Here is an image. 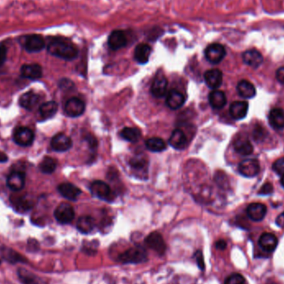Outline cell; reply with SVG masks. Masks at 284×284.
Returning <instances> with one entry per match:
<instances>
[{
	"label": "cell",
	"mask_w": 284,
	"mask_h": 284,
	"mask_svg": "<svg viewBox=\"0 0 284 284\" xmlns=\"http://www.w3.org/2000/svg\"><path fill=\"white\" fill-rule=\"evenodd\" d=\"M243 61L245 64L252 67L253 68H257L261 65L264 58L261 53L255 49H250L243 53Z\"/></svg>",
	"instance_id": "20"
},
{
	"label": "cell",
	"mask_w": 284,
	"mask_h": 284,
	"mask_svg": "<svg viewBox=\"0 0 284 284\" xmlns=\"http://www.w3.org/2000/svg\"><path fill=\"white\" fill-rule=\"evenodd\" d=\"M260 170V166L258 160L248 159L242 161L238 166V171L245 177H254Z\"/></svg>",
	"instance_id": "10"
},
{
	"label": "cell",
	"mask_w": 284,
	"mask_h": 284,
	"mask_svg": "<svg viewBox=\"0 0 284 284\" xmlns=\"http://www.w3.org/2000/svg\"><path fill=\"white\" fill-rule=\"evenodd\" d=\"M7 184L13 191H19L25 184V174L22 171H14L7 179Z\"/></svg>",
	"instance_id": "15"
},
{
	"label": "cell",
	"mask_w": 284,
	"mask_h": 284,
	"mask_svg": "<svg viewBox=\"0 0 284 284\" xmlns=\"http://www.w3.org/2000/svg\"><path fill=\"white\" fill-rule=\"evenodd\" d=\"M127 38L123 31L116 30L108 37V45L112 50H119L126 46Z\"/></svg>",
	"instance_id": "17"
},
{
	"label": "cell",
	"mask_w": 284,
	"mask_h": 284,
	"mask_svg": "<svg viewBox=\"0 0 284 284\" xmlns=\"http://www.w3.org/2000/svg\"><path fill=\"white\" fill-rule=\"evenodd\" d=\"M151 51H152V49L148 44L141 43L135 48L134 58L138 63L146 64L149 61Z\"/></svg>",
	"instance_id": "25"
},
{
	"label": "cell",
	"mask_w": 284,
	"mask_h": 284,
	"mask_svg": "<svg viewBox=\"0 0 284 284\" xmlns=\"http://www.w3.org/2000/svg\"><path fill=\"white\" fill-rule=\"evenodd\" d=\"M58 192L68 200L76 201L82 194L81 189L71 183H63L58 187Z\"/></svg>",
	"instance_id": "14"
},
{
	"label": "cell",
	"mask_w": 284,
	"mask_h": 284,
	"mask_svg": "<svg viewBox=\"0 0 284 284\" xmlns=\"http://www.w3.org/2000/svg\"><path fill=\"white\" fill-rule=\"evenodd\" d=\"M39 101V96L33 92L24 93L19 98V104L23 108L27 110H33L37 106Z\"/></svg>",
	"instance_id": "27"
},
{
	"label": "cell",
	"mask_w": 284,
	"mask_h": 284,
	"mask_svg": "<svg viewBox=\"0 0 284 284\" xmlns=\"http://www.w3.org/2000/svg\"><path fill=\"white\" fill-rule=\"evenodd\" d=\"M245 284V279L241 274L238 273H234L229 276L226 280L224 282V284Z\"/></svg>",
	"instance_id": "39"
},
{
	"label": "cell",
	"mask_w": 284,
	"mask_h": 284,
	"mask_svg": "<svg viewBox=\"0 0 284 284\" xmlns=\"http://www.w3.org/2000/svg\"><path fill=\"white\" fill-rule=\"evenodd\" d=\"M147 252L141 246H135L126 250L118 257V260L122 264H142L147 261Z\"/></svg>",
	"instance_id": "2"
},
{
	"label": "cell",
	"mask_w": 284,
	"mask_h": 284,
	"mask_svg": "<svg viewBox=\"0 0 284 284\" xmlns=\"http://www.w3.org/2000/svg\"><path fill=\"white\" fill-rule=\"evenodd\" d=\"M146 147L152 152H161L167 149V144L161 138L152 137L147 140Z\"/></svg>",
	"instance_id": "33"
},
{
	"label": "cell",
	"mask_w": 284,
	"mask_h": 284,
	"mask_svg": "<svg viewBox=\"0 0 284 284\" xmlns=\"http://www.w3.org/2000/svg\"><path fill=\"white\" fill-rule=\"evenodd\" d=\"M92 195L102 200L111 202L115 198L109 185L101 181H96L91 184Z\"/></svg>",
	"instance_id": "3"
},
{
	"label": "cell",
	"mask_w": 284,
	"mask_h": 284,
	"mask_svg": "<svg viewBox=\"0 0 284 284\" xmlns=\"http://www.w3.org/2000/svg\"><path fill=\"white\" fill-rule=\"evenodd\" d=\"M267 214V208L261 203H252L247 208V215L252 220L261 221Z\"/></svg>",
	"instance_id": "22"
},
{
	"label": "cell",
	"mask_w": 284,
	"mask_h": 284,
	"mask_svg": "<svg viewBox=\"0 0 284 284\" xmlns=\"http://www.w3.org/2000/svg\"><path fill=\"white\" fill-rule=\"evenodd\" d=\"M216 246L218 250H224L226 249L227 244L226 242L223 240V239H221V240H218V241L216 242Z\"/></svg>",
	"instance_id": "46"
},
{
	"label": "cell",
	"mask_w": 284,
	"mask_h": 284,
	"mask_svg": "<svg viewBox=\"0 0 284 284\" xmlns=\"http://www.w3.org/2000/svg\"><path fill=\"white\" fill-rule=\"evenodd\" d=\"M94 227V218L91 217V216H82V217L78 218L77 228L81 233L89 234L93 230Z\"/></svg>",
	"instance_id": "32"
},
{
	"label": "cell",
	"mask_w": 284,
	"mask_h": 284,
	"mask_svg": "<svg viewBox=\"0 0 284 284\" xmlns=\"http://www.w3.org/2000/svg\"><path fill=\"white\" fill-rule=\"evenodd\" d=\"M7 161H8V156H7V155L0 151V162L3 163V162H5Z\"/></svg>",
	"instance_id": "47"
},
{
	"label": "cell",
	"mask_w": 284,
	"mask_h": 284,
	"mask_svg": "<svg viewBox=\"0 0 284 284\" xmlns=\"http://www.w3.org/2000/svg\"><path fill=\"white\" fill-rule=\"evenodd\" d=\"M17 275L23 284H41V279L24 268L17 270Z\"/></svg>",
	"instance_id": "35"
},
{
	"label": "cell",
	"mask_w": 284,
	"mask_h": 284,
	"mask_svg": "<svg viewBox=\"0 0 284 284\" xmlns=\"http://www.w3.org/2000/svg\"><path fill=\"white\" fill-rule=\"evenodd\" d=\"M130 165L135 170H141H141H147L148 162H147V159L144 156L136 155L131 160Z\"/></svg>",
	"instance_id": "38"
},
{
	"label": "cell",
	"mask_w": 284,
	"mask_h": 284,
	"mask_svg": "<svg viewBox=\"0 0 284 284\" xmlns=\"http://www.w3.org/2000/svg\"><path fill=\"white\" fill-rule=\"evenodd\" d=\"M234 148L235 151L242 155H249L253 151L252 144L247 136L238 135L234 141Z\"/></svg>",
	"instance_id": "16"
},
{
	"label": "cell",
	"mask_w": 284,
	"mask_h": 284,
	"mask_svg": "<svg viewBox=\"0 0 284 284\" xmlns=\"http://www.w3.org/2000/svg\"><path fill=\"white\" fill-rule=\"evenodd\" d=\"M169 144L176 150L185 149L188 145L186 135L181 130L175 129L169 138Z\"/></svg>",
	"instance_id": "19"
},
{
	"label": "cell",
	"mask_w": 284,
	"mask_h": 284,
	"mask_svg": "<svg viewBox=\"0 0 284 284\" xmlns=\"http://www.w3.org/2000/svg\"><path fill=\"white\" fill-rule=\"evenodd\" d=\"M167 85L168 82L163 74L157 75L153 81L151 85V93L155 98H161L167 93Z\"/></svg>",
	"instance_id": "12"
},
{
	"label": "cell",
	"mask_w": 284,
	"mask_h": 284,
	"mask_svg": "<svg viewBox=\"0 0 284 284\" xmlns=\"http://www.w3.org/2000/svg\"><path fill=\"white\" fill-rule=\"evenodd\" d=\"M276 224L278 226L284 228V212L282 213L281 215L278 216V218H276Z\"/></svg>",
	"instance_id": "45"
},
{
	"label": "cell",
	"mask_w": 284,
	"mask_h": 284,
	"mask_svg": "<svg viewBox=\"0 0 284 284\" xmlns=\"http://www.w3.org/2000/svg\"><path fill=\"white\" fill-rule=\"evenodd\" d=\"M34 140V135L31 130L27 127H17L14 133V141L21 147L31 146Z\"/></svg>",
	"instance_id": "8"
},
{
	"label": "cell",
	"mask_w": 284,
	"mask_h": 284,
	"mask_svg": "<svg viewBox=\"0 0 284 284\" xmlns=\"http://www.w3.org/2000/svg\"><path fill=\"white\" fill-rule=\"evenodd\" d=\"M56 167L57 161H55L53 158L45 157L41 162L39 169L44 174H52V172H54Z\"/></svg>",
	"instance_id": "37"
},
{
	"label": "cell",
	"mask_w": 284,
	"mask_h": 284,
	"mask_svg": "<svg viewBox=\"0 0 284 284\" xmlns=\"http://www.w3.org/2000/svg\"><path fill=\"white\" fill-rule=\"evenodd\" d=\"M0 264H1V261H0Z\"/></svg>",
	"instance_id": "49"
},
{
	"label": "cell",
	"mask_w": 284,
	"mask_h": 284,
	"mask_svg": "<svg viewBox=\"0 0 284 284\" xmlns=\"http://www.w3.org/2000/svg\"><path fill=\"white\" fill-rule=\"evenodd\" d=\"M273 169L278 175H284V157L280 158L273 164Z\"/></svg>",
	"instance_id": "40"
},
{
	"label": "cell",
	"mask_w": 284,
	"mask_h": 284,
	"mask_svg": "<svg viewBox=\"0 0 284 284\" xmlns=\"http://www.w3.org/2000/svg\"><path fill=\"white\" fill-rule=\"evenodd\" d=\"M210 106H212L214 109H222L227 103L226 96L222 91L215 90L210 92L209 96Z\"/></svg>",
	"instance_id": "26"
},
{
	"label": "cell",
	"mask_w": 284,
	"mask_h": 284,
	"mask_svg": "<svg viewBox=\"0 0 284 284\" xmlns=\"http://www.w3.org/2000/svg\"><path fill=\"white\" fill-rule=\"evenodd\" d=\"M195 260H196V263L198 264L199 267L201 270H204V265L205 264H204V256H203L202 252L201 251H197V252H195Z\"/></svg>",
	"instance_id": "41"
},
{
	"label": "cell",
	"mask_w": 284,
	"mask_h": 284,
	"mask_svg": "<svg viewBox=\"0 0 284 284\" xmlns=\"http://www.w3.org/2000/svg\"><path fill=\"white\" fill-rule=\"evenodd\" d=\"M58 108L57 102L51 100V101L43 103L39 108V112L43 118L48 119V118L52 117L56 114V112H58Z\"/></svg>",
	"instance_id": "34"
},
{
	"label": "cell",
	"mask_w": 284,
	"mask_h": 284,
	"mask_svg": "<svg viewBox=\"0 0 284 284\" xmlns=\"http://www.w3.org/2000/svg\"><path fill=\"white\" fill-rule=\"evenodd\" d=\"M204 81L211 89H217L223 82V73L218 69H211L204 73Z\"/></svg>",
	"instance_id": "13"
},
{
	"label": "cell",
	"mask_w": 284,
	"mask_h": 284,
	"mask_svg": "<svg viewBox=\"0 0 284 284\" xmlns=\"http://www.w3.org/2000/svg\"><path fill=\"white\" fill-rule=\"evenodd\" d=\"M147 246L157 252L159 255H163L167 250V244L160 233L152 232L145 239Z\"/></svg>",
	"instance_id": "6"
},
{
	"label": "cell",
	"mask_w": 284,
	"mask_h": 284,
	"mask_svg": "<svg viewBox=\"0 0 284 284\" xmlns=\"http://www.w3.org/2000/svg\"><path fill=\"white\" fill-rule=\"evenodd\" d=\"M269 122L275 129L284 128V111L281 108H274L269 113Z\"/></svg>",
	"instance_id": "29"
},
{
	"label": "cell",
	"mask_w": 284,
	"mask_h": 284,
	"mask_svg": "<svg viewBox=\"0 0 284 284\" xmlns=\"http://www.w3.org/2000/svg\"><path fill=\"white\" fill-rule=\"evenodd\" d=\"M12 204H14L15 209L20 212H26L31 210L33 206V201L26 196H21L17 198L11 199Z\"/></svg>",
	"instance_id": "31"
},
{
	"label": "cell",
	"mask_w": 284,
	"mask_h": 284,
	"mask_svg": "<svg viewBox=\"0 0 284 284\" xmlns=\"http://www.w3.org/2000/svg\"><path fill=\"white\" fill-rule=\"evenodd\" d=\"M276 78L279 83L284 86V66L278 69V71L276 72Z\"/></svg>",
	"instance_id": "44"
},
{
	"label": "cell",
	"mask_w": 284,
	"mask_h": 284,
	"mask_svg": "<svg viewBox=\"0 0 284 284\" xmlns=\"http://www.w3.org/2000/svg\"><path fill=\"white\" fill-rule=\"evenodd\" d=\"M204 55L207 60L213 64H218L224 59L226 55L224 47L219 43H212L207 47Z\"/></svg>",
	"instance_id": "5"
},
{
	"label": "cell",
	"mask_w": 284,
	"mask_h": 284,
	"mask_svg": "<svg viewBox=\"0 0 284 284\" xmlns=\"http://www.w3.org/2000/svg\"><path fill=\"white\" fill-rule=\"evenodd\" d=\"M121 136L126 141L135 143L141 137V132L137 128L125 127L121 132Z\"/></svg>",
	"instance_id": "36"
},
{
	"label": "cell",
	"mask_w": 284,
	"mask_h": 284,
	"mask_svg": "<svg viewBox=\"0 0 284 284\" xmlns=\"http://www.w3.org/2000/svg\"><path fill=\"white\" fill-rule=\"evenodd\" d=\"M1 255L6 261L9 262L10 264H16V263H25L26 259L24 257L17 253L15 250H12L10 248L2 246L0 249Z\"/></svg>",
	"instance_id": "28"
},
{
	"label": "cell",
	"mask_w": 284,
	"mask_h": 284,
	"mask_svg": "<svg viewBox=\"0 0 284 284\" xmlns=\"http://www.w3.org/2000/svg\"><path fill=\"white\" fill-rule=\"evenodd\" d=\"M72 146V141L71 138L68 137L67 135L59 133L54 135L51 141V147L55 151L58 152H64L68 150Z\"/></svg>",
	"instance_id": "11"
},
{
	"label": "cell",
	"mask_w": 284,
	"mask_h": 284,
	"mask_svg": "<svg viewBox=\"0 0 284 284\" xmlns=\"http://www.w3.org/2000/svg\"><path fill=\"white\" fill-rule=\"evenodd\" d=\"M54 216L58 223L62 224H69L74 218V210L71 204L62 203L55 210Z\"/></svg>",
	"instance_id": "7"
},
{
	"label": "cell",
	"mask_w": 284,
	"mask_h": 284,
	"mask_svg": "<svg viewBox=\"0 0 284 284\" xmlns=\"http://www.w3.org/2000/svg\"><path fill=\"white\" fill-rule=\"evenodd\" d=\"M281 184H282V186L284 187V175H283V176H282Z\"/></svg>",
	"instance_id": "48"
},
{
	"label": "cell",
	"mask_w": 284,
	"mask_h": 284,
	"mask_svg": "<svg viewBox=\"0 0 284 284\" xmlns=\"http://www.w3.org/2000/svg\"><path fill=\"white\" fill-rule=\"evenodd\" d=\"M185 101L184 95L177 90H170L167 97V105L171 110H177L183 106Z\"/></svg>",
	"instance_id": "18"
},
{
	"label": "cell",
	"mask_w": 284,
	"mask_h": 284,
	"mask_svg": "<svg viewBox=\"0 0 284 284\" xmlns=\"http://www.w3.org/2000/svg\"><path fill=\"white\" fill-rule=\"evenodd\" d=\"M85 103L79 98H72L66 102L64 111L70 117H78L85 112Z\"/></svg>",
	"instance_id": "9"
},
{
	"label": "cell",
	"mask_w": 284,
	"mask_h": 284,
	"mask_svg": "<svg viewBox=\"0 0 284 284\" xmlns=\"http://www.w3.org/2000/svg\"><path fill=\"white\" fill-rule=\"evenodd\" d=\"M7 58V48L3 45L0 46V67L3 66Z\"/></svg>",
	"instance_id": "43"
},
{
	"label": "cell",
	"mask_w": 284,
	"mask_h": 284,
	"mask_svg": "<svg viewBox=\"0 0 284 284\" xmlns=\"http://www.w3.org/2000/svg\"><path fill=\"white\" fill-rule=\"evenodd\" d=\"M249 104L246 101H234L230 105V116L235 120H241L247 115Z\"/></svg>",
	"instance_id": "24"
},
{
	"label": "cell",
	"mask_w": 284,
	"mask_h": 284,
	"mask_svg": "<svg viewBox=\"0 0 284 284\" xmlns=\"http://www.w3.org/2000/svg\"><path fill=\"white\" fill-rule=\"evenodd\" d=\"M258 244L264 251L267 252H273L278 245V238L273 234L264 233L260 236Z\"/></svg>",
	"instance_id": "21"
},
{
	"label": "cell",
	"mask_w": 284,
	"mask_h": 284,
	"mask_svg": "<svg viewBox=\"0 0 284 284\" xmlns=\"http://www.w3.org/2000/svg\"><path fill=\"white\" fill-rule=\"evenodd\" d=\"M273 185L270 184V183H267V184H264L261 187V189L258 191V194L261 195H270L271 193H273Z\"/></svg>",
	"instance_id": "42"
},
{
	"label": "cell",
	"mask_w": 284,
	"mask_h": 284,
	"mask_svg": "<svg viewBox=\"0 0 284 284\" xmlns=\"http://www.w3.org/2000/svg\"><path fill=\"white\" fill-rule=\"evenodd\" d=\"M48 51L50 54L64 60H73L78 57V50L68 39L56 37L48 44Z\"/></svg>",
	"instance_id": "1"
},
{
	"label": "cell",
	"mask_w": 284,
	"mask_h": 284,
	"mask_svg": "<svg viewBox=\"0 0 284 284\" xmlns=\"http://www.w3.org/2000/svg\"><path fill=\"white\" fill-rule=\"evenodd\" d=\"M237 91L244 98H252L256 95L255 87L247 80H241L238 83Z\"/></svg>",
	"instance_id": "30"
},
{
	"label": "cell",
	"mask_w": 284,
	"mask_h": 284,
	"mask_svg": "<svg viewBox=\"0 0 284 284\" xmlns=\"http://www.w3.org/2000/svg\"><path fill=\"white\" fill-rule=\"evenodd\" d=\"M21 74L23 78L37 80L43 75V69L38 64H26L21 68Z\"/></svg>",
	"instance_id": "23"
},
{
	"label": "cell",
	"mask_w": 284,
	"mask_h": 284,
	"mask_svg": "<svg viewBox=\"0 0 284 284\" xmlns=\"http://www.w3.org/2000/svg\"><path fill=\"white\" fill-rule=\"evenodd\" d=\"M22 41L23 48L29 52H40L46 46L45 40L41 35H28L23 37Z\"/></svg>",
	"instance_id": "4"
}]
</instances>
